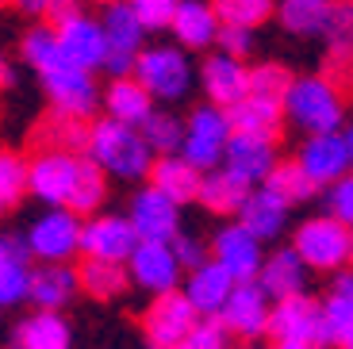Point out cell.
Returning a JSON list of instances; mask_svg holds the SVG:
<instances>
[{"label":"cell","mask_w":353,"mask_h":349,"mask_svg":"<svg viewBox=\"0 0 353 349\" xmlns=\"http://www.w3.org/2000/svg\"><path fill=\"white\" fill-rule=\"evenodd\" d=\"M85 157L100 173H112L119 181H139V177H150L154 166V150L142 142V134L134 127H123V123L100 119L88 127V146Z\"/></svg>","instance_id":"6da1fadb"},{"label":"cell","mask_w":353,"mask_h":349,"mask_svg":"<svg viewBox=\"0 0 353 349\" xmlns=\"http://www.w3.org/2000/svg\"><path fill=\"white\" fill-rule=\"evenodd\" d=\"M281 112L303 134H338L345 119V97L327 77H296Z\"/></svg>","instance_id":"7a4b0ae2"},{"label":"cell","mask_w":353,"mask_h":349,"mask_svg":"<svg viewBox=\"0 0 353 349\" xmlns=\"http://www.w3.org/2000/svg\"><path fill=\"white\" fill-rule=\"evenodd\" d=\"M131 77L150 92V100L176 104V100L188 97V88H192V81H196V70H192V61H188V54L181 50V46H146V50H139V58H134Z\"/></svg>","instance_id":"3957f363"},{"label":"cell","mask_w":353,"mask_h":349,"mask_svg":"<svg viewBox=\"0 0 353 349\" xmlns=\"http://www.w3.org/2000/svg\"><path fill=\"white\" fill-rule=\"evenodd\" d=\"M292 250H296V257L307 269L338 272L353 261V227H342V223H334L327 215H315L307 223H300Z\"/></svg>","instance_id":"277c9868"},{"label":"cell","mask_w":353,"mask_h":349,"mask_svg":"<svg viewBox=\"0 0 353 349\" xmlns=\"http://www.w3.org/2000/svg\"><path fill=\"white\" fill-rule=\"evenodd\" d=\"M23 250L27 257H35L43 265H65L70 257L81 253V215H73L65 208H46L27 227Z\"/></svg>","instance_id":"5b68a950"},{"label":"cell","mask_w":353,"mask_h":349,"mask_svg":"<svg viewBox=\"0 0 353 349\" xmlns=\"http://www.w3.org/2000/svg\"><path fill=\"white\" fill-rule=\"evenodd\" d=\"M230 134L234 131H230L227 112L215 108V104H203V108H196V112L185 119V134H181V150H176V154L185 157L192 169H200V173L219 169Z\"/></svg>","instance_id":"8992f818"},{"label":"cell","mask_w":353,"mask_h":349,"mask_svg":"<svg viewBox=\"0 0 353 349\" xmlns=\"http://www.w3.org/2000/svg\"><path fill=\"white\" fill-rule=\"evenodd\" d=\"M196 323H200V315L192 311L185 292L176 288L165 296H154V303L142 315V334L154 349H181V341L192 334Z\"/></svg>","instance_id":"52a82bcc"},{"label":"cell","mask_w":353,"mask_h":349,"mask_svg":"<svg viewBox=\"0 0 353 349\" xmlns=\"http://www.w3.org/2000/svg\"><path fill=\"white\" fill-rule=\"evenodd\" d=\"M139 246V235L127 223V215H88L81 223V253L88 261H115L127 265V257Z\"/></svg>","instance_id":"ba28073f"},{"label":"cell","mask_w":353,"mask_h":349,"mask_svg":"<svg viewBox=\"0 0 353 349\" xmlns=\"http://www.w3.org/2000/svg\"><path fill=\"white\" fill-rule=\"evenodd\" d=\"M181 265L173 257L169 242H139L134 253L127 257V280L134 288L150 292V296H165V292L181 288Z\"/></svg>","instance_id":"9c48e42d"},{"label":"cell","mask_w":353,"mask_h":349,"mask_svg":"<svg viewBox=\"0 0 353 349\" xmlns=\"http://www.w3.org/2000/svg\"><path fill=\"white\" fill-rule=\"evenodd\" d=\"M77 169L81 157L73 154H35V161H27V192L46 208H65L77 184Z\"/></svg>","instance_id":"30bf717a"},{"label":"cell","mask_w":353,"mask_h":349,"mask_svg":"<svg viewBox=\"0 0 353 349\" xmlns=\"http://www.w3.org/2000/svg\"><path fill=\"white\" fill-rule=\"evenodd\" d=\"M127 223L134 227L139 242H173L181 235V208L169 196H161L158 188L146 184L142 192H134Z\"/></svg>","instance_id":"8fae6325"},{"label":"cell","mask_w":353,"mask_h":349,"mask_svg":"<svg viewBox=\"0 0 353 349\" xmlns=\"http://www.w3.org/2000/svg\"><path fill=\"white\" fill-rule=\"evenodd\" d=\"M273 166H276V139H269V134H230L219 161V169H227L230 177H239L250 188H257Z\"/></svg>","instance_id":"7c38bea8"},{"label":"cell","mask_w":353,"mask_h":349,"mask_svg":"<svg viewBox=\"0 0 353 349\" xmlns=\"http://www.w3.org/2000/svg\"><path fill=\"white\" fill-rule=\"evenodd\" d=\"M276 341H296V346H323V326H319V303H311L307 296L276 299L269 307V326Z\"/></svg>","instance_id":"4fadbf2b"},{"label":"cell","mask_w":353,"mask_h":349,"mask_svg":"<svg viewBox=\"0 0 353 349\" xmlns=\"http://www.w3.org/2000/svg\"><path fill=\"white\" fill-rule=\"evenodd\" d=\"M212 261L219 269H227L234 277V284H246V280H257V269L265 261V250L250 230H242L239 223H230L215 235L212 242Z\"/></svg>","instance_id":"5bb4252c"},{"label":"cell","mask_w":353,"mask_h":349,"mask_svg":"<svg viewBox=\"0 0 353 349\" xmlns=\"http://www.w3.org/2000/svg\"><path fill=\"white\" fill-rule=\"evenodd\" d=\"M43 85H46V92H50L54 112L77 115V119H88V115H92V108H97V100H100L92 73L77 70L73 61H65V66H58L54 73H46Z\"/></svg>","instance_id":"9a60e30c"},{"label":"cell","mask_w":353,"mask_h":349,"mask_svg":"<svg viewBox=\"0 0 353 349\" xmlns=\"http://www.w3.org/2000/svg\"><path fill=\"white\" fill-rule=\"evenodd\" d=\"M296 166L303 169V177H307V181L315 184L319 192H323L327 184H334L338 177L353 173L342 134H311V139L300 146V157H296Z\"/></svg>","instance_id":"2e32d148"},{"label":"cell","mask_w":353,"mask_h":349,"mask_svg":"<svg viewBox=\"0 0 353 349\" xmlns=\"http://www.w3.org/2000/svg\"><path fill=\"white\" fill-rule=\"evenodd\" d=\"M269 307L273 303H269V296L257 288V280H246V284H234L230 299L223 303V311L215 315V319L223 323L227 334L257 338V334H265V326H269Z\"/></svg>","instance_id":"e0dca14e"},{"label":"cell","mask_w":353,"mask_h":349,"mask_svg":"<svg viewBox=\"0 0 353 349\" xmlns=\"http://www.w3.org/2000/svg\"><path fill=\"white\" fill-rule=\"evenodd\" d=\"M58 46L62 54L77 66V70L92 73V70H104V58H108V39H104V27L88 16H77L70 23H62L58 31Z\"/></svg>","instance_id":"ac0fdd59"},{"label":"cell","mask_w":353,"mask_h":349,"mask_svg":"<svg viewBox=\"0 0 353 349\" xmlns=\"http://www.w3.org/2000/svg\"><path fill=\"white\" fill-rule=\"evenodd\" d=\"M246 77L250 70L242 66V58H230V54H212V58L203 61L200 70V85L208 92V104L215 108H234L242 97H246Z\"/></svg>","instance_id":"d6986e66"},{"label":"cell","mask_w":353,"mask_h":349,"mask_svg":"<svg viewBox=\"0 0 353 349\" xmlns=\"http://www.w3.org/2000/svg\"><path fill=\"white\" fill-rule=\"evenodd\" d=\"M257 288L265 292L269 299H292V296H303L307 288V265L296 257V250H276L269 253L257 269Z\"/></svg>","instance_id":"ffe728a7"},{"label":"cell","mask_w":353,"mask_h":349,"mask_svg":"<svg viewBox=\"0 0 353 349\" xmlns=\"http://www.w3.org/2000/svg\"><path fill=\"white\" fill-rule=\"evenodd\" d=\"M230 292H234V277H230L227 269H219L215 261H203L200 269H192L185 280V299L192 303L196 315H203V319H215V315L223 311V303L230 299Z\"/></svg>","instance_id":"44dd1931"},{"label":"cell","mask_w":353,"mask_h":349,"mask_svg":"<svg viewBox=\"0 0 353 349\" xmlns=\"http://www.w3.org/2000/svg\"><path fill=\"white\" fill-rule=\"evenodd\" d=\"M88 127H92L88 119H77V115H65V112H50L35 127L31 142L39 146V154H73V157H85Z\"/></svg>","instance_id":"7402d4cb"},{"label":"cell","mask_w":353,"mask_h":349,"mask_svg":"<svg viewBox=\"0 0 353 349\" xmlns=\"http://www.w3.org/2000/svg\"><path fill=\"white\" fill-rule=\"evenodd\" d=\"M288 203H281L265 184H257V188H250L246 203L239 208V227L250 230V235L257 238V242H269V238H276L284 230V223H288Z\"/></svg>","instance_id":"603a6c76"},{"label":"cell","mask_w":353,"mask_h":349,"mask_svg":"<svg viewBox=\"0 0 353 349\" xmlns=\"http://www.w3.org/2000/svg\"><path fill=\"white\" fill-rule=\"evenodd\" d=\"M169 27H173V39L181 43V50L215 46V35H219V19H215L212 4H203V0H181Z\"/></svg>","instance_id":"cb8c5ba5"},{"label":"cell","mask_w":353,"mask_h":349,"mask_svg":"<svg viewBox=\"0 0 353 349\" xmlns=\"http://www.w3.org/2000/svg\"><path fill=\"white\" fill-rule=\"evenodd\" d=\"M104 108H108L104 119L123 123V127H134V131H139L142 123L150 119L154 100L134 77H115L112 85L104 88Z\"/></svg>","instance_id":"d4e9b609"},{"label":"cell","mask_w":353,"mask_h":349,"mask_svg":"<svg viewBox=\"0 0 353 349\" xmlns=\"http://www.w3.org/2000/svg\"><path fill=\"white\" fill-rule=\"evenodd\" d=\"M200 169H192L181 154H158L150 166V188H158L161 196H169V200L181 208V203L196 200V192H200Z\"/></svg>","instance_id":"484cf974"},{"label":"cell","mask_w":353,"mask_h":349,"mask_svg":"<svg viewBox=\"0 0 353 349\" xmlns=\"http://www.w3.org/2000/svg\"><path fill=\"white\" fill-rule=\"evenodd\" d=\"M73 296H77V269H70V265H43V269L31 272L27 299L39 311H62Z\"/></svg>","instance_id":"4316f807"},{"label":"cell","mask_w":353,"mask_h":349,"mask_svg":"<svg viewBox=\"0 0 353 349\" xmlns=\"http://www.w3.org/2000/svg\"><path fill=\"white\" fill-rule=\"evenodd\" d=\"M73 334L58 311H35L12 334V349H70Z\"/></svg>","instance_id":"83f0119b"},{"label":"cell","mask_w":353,"mask_h":349,"mask_svg":"<svg viewBox=\"0 0 353 349\" xmlns=\"http://www.w3.org/2000/svg\"><path fill=\"white\" fill-rule=\"evenodd\" d=\"M319 326H323V346L342 341L353 326V272H338V280L330 284V296L319 303Z\"/></svg>","instance_id":"f1b7e54d"},{"label":"cell","mask_w":353,"mask_h":349,"mask_svg":"<svg viewBox=\"0 0 353 349\" xmlns=\"http://www.w3.org/2000/svg\"><path fill=\"white\" fill-rule=\"evenodd\" d=\"M27 284H31V265H27L23 242L0 235V307L27 299Z\"/></svg>","instance_id":"f546056e"},{"label":"cell","mask_w":353,"mask_h":349,"mask_svg":"<svg viewBox=\"0 0 353 349\" xmlns=\"http://www.w3.org/2000/svg\"><path fill=\"white\" fill-rule=\"evenodd\" d=\"M246 196H250V184H242L239 177H230L227 169H208V173L200 177L196 200L208 211H215V215H239Z\"/></svg>","instance_id":"4dcf8cb0"},{"label":"cell","mask_w":353,"mask_h":349,"mask_svg":"<svg viewBox=\"0 0 353 349\" xmlns=\"http://www.w3.org/2000/svg\"><path fill=\"white\" fill-rule=\"evenodd\" d=\"M100 27H104V39H108V54H127V58H139L146 27H142L139 16L127 8V0H119V4H108Z\"/></svg>","instance_id":"1f68e13d"},{"label":"cell","mask_w":353,"mask_h":349,"mask_svg":"<svg viewBox=\"0 0 353 349\" xmlns=\"http://www.w3.org/2000/svg\"><path fill=\"white\" fill-rule=\"evenodd\" d=\"M334 8L338 0H281L276 16L292 35H327Z\"/></svg>","instance_id":"d6a6232c"},{"label":"cell","mask_w":353,"mask_h":349,"mask_svg":"<svg viewBox=\"0 0 353 349\" xmlns=\"http://www.w3.org/2000/svg\"><path fill=\"white\" fill-rule=\"evenodd\" d=\"M227 119H230V131L234 134H269V139H276L284 112H281V104H265V100L242 97L234 108H227Z\"/></svg>","instance_id":"836d02e7"},{"label":"cell","mask_w":353,"mask_h":349,"mask_svg":"<svg viewBox=\"0 0 353 349\" xmlns=\"http://www.w3.org/2000/svg\"><path fill=\"white\" fill-rule=\"evenodd\" d=\"M131 288V280H127V265H115V261H81L77 269V292L92 299H115L123 296Z\"/></svg>","instance_id":"e575fe53"},{"label":"cell","mask_w":353,"mask_h":349,"mask_svg":"<svg viewBox=\"0 0 353 349\" xmlns=\"http://www.w3.org/2000/svg\"><path fill=\"white\" fill-rule=\"evenodd\" d=\"M261 184H265V188H269V192H273L281 203H288V208H296V203H307L311 196L319 192L315 184L303 177V169L296 166V161H276Z\"/></svg>","instance_id":"d590c367"},{"label":"cell","mask_w":353,"mask_h":349,"mask_svg":"<svg viewBox=\"0 0 353 349\" xmlns=\"http://www.w3.org/2000/svg\"><path fill=\"white\" fill-rule=\"evenodd\" d=\"M108 200V177L100 173L88 157H81V169H77V184H73L70 192V203H65V211H73V215H97L100 203Z\"/></svg>","instance_id":"8d00e7d4"},{"label":"cell","mask_w":353,"mask_h":349,"mask_svg":"<svg viewBox=\"0 0 353 349\" xmlns=\"http://www.w3.org/2000/svg\"><path fill=\"white\" fill-rule=\"evenodd\" d=\"M292 81H296V77H292L288 66L261 61V66H254V70H250V77H246V97L265 100V104H284Z\"/></svg>","instance_id":"74e56055"},{"label":"cell","mask_w":353,"mask_h":349,"mask_svg":"<svg viewBox=\"0 0 353 349\" xmlns=\"http://www.w3.org/2000/svg\"><path fill=\"white\" fill-rule=\"evenodd\" d=\"M23 58H27V66L39 73V77H46V73H54L58 66H65V54H62V46H58V35H54L50 27H35V31H27V39H23Z\"/></svg>","instance_id":"f35d334b"},{"label":"cell","mask_w":353,"mask_h":349,"mask_svg":"<svg viewBox=\"0 0 353 349\" xmlns=\"http://www.w3.org/2000/svg\"><path fill=\"white\" fill-rule=\"evenodd\" d=\"M212 12L219 27H242L254 31L273 16V0H212Z\"/></svg>","instance_id":"ab89813d"},{"label":"cell","mask_w":353,"mask_h":349,"mask_svg":"<svg viewBox=\"0 0 353 349\" xmlns=\"http://www.w3.org/2000/svg\"><path fill=\"white\" fill-rule=\"evenodd\" d=\"M139 134L154 154H176V150H181V134H185V123L176 119L173 112H158V108H154L150 119L139 127Z\"/></svg>","instance_id":"60d3db41"},{"label":"cell","mask_w":353,"mask_h":349,"mask_svg":"<svg viewBox=\"0 0 353 349\" xmlns=\"http://www.w3.org/2000/svg\"><path fill=\"white\" fill-rule=\"evenodd\" d=\"M323 215L334 219V223H342V227H353V173L338 177L334 184H327L323 188Z\"/></svg>","instance_id":"b9f144b4"},{"label":"cell","mask_w":353,"mask_h":349,"mask_svg":"<svg viewBox=\"0 0 353 349\" xmlns=\"http://www.w3.org/2000/svg\"><path fill=\"white\" fill-rule=\"evenodd\" d=\"M27 192V161L19 154H0V203L12 208Z\"/></svg>","instance_id":"7bdbcfd3"},{"label":"cell","mask_w":353,"mask_h":349,"mask_svg":"<svg viewBox=\"0 0 353 349\" xmlns=\"http://www.w3.org/2000/svg\"><path fill=\"white\" fill-rule=\"evenodd\" d=\"M323 77L342 92L353 85V43H330L327 66H323Z\"/></svg>","instance_id":"ee69618b"},{"label":"cell","mask_w":353,"mask_h":349,"mask_svg":"<svg viewBox=\"0 0 353 349\" xmlns=\"http://www.w3.org/2000/svg\"><path fill=\"white\" fill-rule=\"evenodd\" d=\"M176 4H181V0H127V8L139 16V23L146 27V31H161V27H169Z\"/></svg>","instance_id":"f6af8a7d"},{"label":"cell","mask_w":353,"mask_h":349,"mask_svg":"<svg viewBox=\"0 0 353 349\" xmlns=\"http://www.w3.org/2000/svg\"><path fill=\"white\" fill-rule=\"evenodd\" d=\"M227 341H230V334L223 330L219 319H200L192 326V334L181 341V349H227Z\"/></svg>","instance_id":"bcb514c9"},{"label":"cell","mask_w":353,"mask_h":349,"mask_svg":"<svg viewBox=\"0 0 353 349\" xmlns=\"http://www.w3.org/2000/svg\"><path fill=\"white\" fill-rule=\"evenodd\" d=\"M173 257H176V265H181V269H200L203 261H212V250H208V246L200 242V238H192V235H176L173 242Z\"/></svg>","instance_id":"7dc6e473"},{"label":"cell","mask_w":353,"mask_h":349,"mask_svg":"<svg viewBox=\"0 0 353 349\" xmlns=\"http://www.w3.org/2000/svg\"><path fill=\"white\" fill-rule=\"evenodd\" d=\"M215 46H219V54L242 58V54H250V46H254V31H242V27H219Z\"/></svg>","instance_id":"c3c4849f"},{"label":"cell","mask_w":353,"mask_h":349,"mask_svg":"<svg viewBox=\"0 0 353 349\" xmlns=\"http://www.w3.org/2000/svg\"><path fill=\"white\" fill-rule=\"evenodd\" d=\"M43 16H46V27H50V31H58L62 23H70V19L81 16V0H46Z\"/></svg>","instance_id":"681fc988"},{"label":"cell","mask_w":353,"mask_h":349,"mask_svg":"<svg viewBox=\"0 0 353 349\" xmlns=\"http://www.w3.org/2000/svg\"><path fill=\"white\" fill-rule=\"evenodd\" d=\"M19 12H27V16H43V4L46 0H12Z\"/></svg>","instance_id":"f907efd6"},{"label":"cell","mask_w":353,"mask_h":349,"mask_svg":"<svg viewBox=\"0 0 353 349\" xmlns=\"http://www.w3.org/2000/svg\"><path fill=\"white\" fill-rule=\"evenodd\" d=\"M12 77H16V73H12V61L4 58V54H0V88H8V85H12Z\"/></svg>","instance_id":"816d5d0a"},{"label":"cell","mask_w":353,"mask_h":349,"mask_svg":"<svg viewBox=\"0 0 353 349\" xmlns=\"http://www.w3.org/2000/svg\"><path fill=\"white\" fill-rule=\"evenodd\" d=\"M342 142H345V154H350V169H353V123H350V127H345Z\"/></svg>","instance_id":"f5cc1de1"},{"label":"cell","mask_w":353,"mask_h":349,"mask_svg":"<svg viewBox=\"0 0 353 349\" xmlns=\"http://www.w3.org/2000/svg\"><path fill=\"white\" fill-rule=\"evenodd\" d=\"M273 349H311V346H296V341H276Z\"/></svg>","instance_id":"db71d44e"},{"label":"cell","mask_w":353,"mask_h":349,"mask_svg":"<svg viewBox=\"0 0 353 349\" xmlns=\"http://www.w3.org/2000/svg\"><path fill=\"white\" fill-rule=\"evenodd\" d=\"M338 346H342V349H353V326H350V330H345V338L338 341Z\"/></svg>","instance_id":"11a10c76"},{"label":"cell","mask_w":353,"mask_h":349,"mask_svg":"<svg viewBox=\"0 0 353 349\" xmlns=\"http://www.w3.org/2000/svg\"><path fill=\"white\" fill-rule=\"evenodd\" d=\"M100 4H119V0H100Z\"/></svg>","instance_id":"9f6ffc18"},{"label":"cell","mask_w":353,"mask_h":349,"mask_svg":"<svg viewBox=\"0 0 353 349\" xmlns=\"http://www.w3.org/2000/svg\"><path fill=\"white\" fill-rule=\"evenodd\" d=\"M0 215H4V203H0Z\"/></svg>","instance_id":"6f0895ef"},{"label":"cell","mask_w":353,"mask_h":349,"mask_svg":"<svg viewBox=\"0 0 353 349\" xmlns=\"http://www.w3.org/2000/svg\"><path fill=\"white\" fill-rule=\"evenodd\" d=\"M0 4H8V0H0Z\"/></svg>","instance_id":"680465c9"},{"label":"cell","mask_w":353,"mask_h":349,"mask_svg":"<svg viewBox=\"0 0 353 349\" xmlns=\"http://www.w3.org/2000/svg\"><path fill=\"white\" fill-rule=\"evenodd\" d=\"M350 8H353V4H350Z\"/></svg>","instance_id":"91938a15"}]
</instances>
